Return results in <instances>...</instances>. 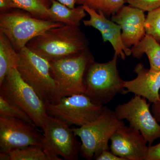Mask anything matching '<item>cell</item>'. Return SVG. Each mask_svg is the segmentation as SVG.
<instances>
[{
    "label": "cell",
    "instance_id": "1",
    "mask_svg": "<svg viewBox=\"0 0 160 160\" xmlns=\"http://www.w3.org/2000/svg\"><path fill=\"white\" fill-rule=\"evenodd\" d=\"M88 45L79 27L64 25L33 38L26 47L50 62L81 54L89 49Z\"/></svg>",
    "mask_w": 160,
    "mask_h": 160
},
{
    "label": "cell",
    "instance_id": "2",
    "mask_svg": "<svg viewBox=\"0 0 160 160\" xmlns=\"http://www.w3.org/2000/svg\"><path fill=\"white\" fill-rule=\"evenodd\" d=\"M118 57L114 53L112 59L107 62L93 61L86 71L85 94L102 106L110 102L119 93L126 94L124 81L118 69Z\"/></svg>",
    "mask_w": 160,
    "mask_h": 160
},
{
    "label": "cell",
    "instance_id": "3",
    "mask_svg": "<svg viewBox=\"0 0 160 160\" xmlns=\"http://www.w3.org/2000/svg\"><path fill=\"white\" fill-rule=\"evenodd\" d=\"M114 111L104 106L100 116L92 122L79 128H72L82 141L80 152L86 160H96L103 151L109 150V142L119 128L125 126Z\"/></svg>",
    "mask_w": 160,
    "mask_h": 160
},
{
    "label": "cell",
    "instance_id": "4",
    "mask_svg": "<svg viewBox=\"0 0 160 160\" xmlns=\"http://www.w3.org/2000/svg\"><path fill=\"white\" fill-rule=\"evenodd\" d=\"M65 24L41 19L21 9H13L0 14V32L8 38L19 52L33 38L55 27Z\"/></svg>",
    "mask_w": 160,
    "mask_h": 160
},
{
    "label": "cell",
    "instance_id": "5",
    "mask_svg": "<svg viewBox=\"0 0 160 160\" xmlns=\"http://www.w3.org/2000/svg\"><path fill=\"white\" fill-rule=\"evenodd\" d=\"M94 61L88 49L78 55L49 62L57 90L58 102L64 97L85 93V75Z\"/></svg>",
    "mask_w": 160,
    "mask_h": 160
},
{
    "label": "cell",
    "instance_id": "6",
    "mask_svg": "<svg viewBox=\"0 0 160 160\" xmlns=\"http://www.w3.org/2000/svg\"><path fill=\"white\" fill-rule=\"evenodd\" d=\"M18 52L20 59L16 68L22 79L34 89L45 105L57 102V90L49 62L26 46Z\"/></svg>",
    "mask_w": 160,
    "mask_h": 160
},
{
    "label": "cell",
    "instance_id": "7",
    "mask_svg": "<svg viewBox=\"0 0 160 160\" xmlns=\"http://www.w3.org/2000/svg\"><path fill=\"white\" fill-rule=\"evenodd\" d=\"M0 95L18 106L42 129L47 113L46 105L34 89L21 77L16 68L11 69L0 84Z\"/></svg>",
    "mask_w": 160,
    "mask_h": 160
},
{
    "label": "cell",
    "instance_id": "8",
    "mask_svg": "<svg viewBox=\"0 0 160 160\" xmlns=\"http://www.w3.org/2000/svg\"><path fill=\"white\" fill-rule=\"evenodd\" d=\"M104 106L95 102L85 93L60 98L55 104L46 105L47 114L62 120L69 126L82 127L97 119Z\"/></svg>",
    "mask_w": 160,
    "mask_h": 160
},
{
    "label": "cell",
    "instance_id": "9",
    "mask_svg": "<svg viewBox=\"0 0 160 160\" xmlns=\"http://www.w3.org/2000/svg\"><path fill=\"white\" fill-rule=\"evenodd\" d=\"M42 130L44 132L43 147L47 152L66 160H78L80 146L70 126L47 114Z\"/></svg>",
    "mask_w": 160,
    "mask_h": 160
},
{
    "label": "cell",
    "instance_id": "10",
    "mask_svg": "<svg viewBox=\"0 0 160 160\" xmlns=\"http://www.w3.org/2000/svg\"><path fill=\"white\" fill-rule=\"evenodd\" d=\"M147 99L134 95L127 102L119 104L114 112L119 119L126 120L129 126L140 132L149 146L160 138V125L149 109Z\"/></svg>",
    "mask_w": 160,
    "mask_h": 160
},
{
    "label": "cell",
    "instance_id": "11",
    "mask_svg": "<svg viewBox=\"0 0 160 160\" xmlns=\"http://www.w3.org/2000/svg\"><path fill=\"white\" fill-rule=\"evenodd\" d=\"M43 136L17 118L0 116V152H8L32 145L43 146Z\"/></svg>",
    "mask_w": 160,
    "mask_h": 160
},
{
    "label": "cell",
    "instance_id": "12",
    "mask_svg": "<svg viewBox=\"0 0 160 160\" xmlns=\"http://www.w3.org/2000/svg\"><path fill=\"white\" fill-rule=\"evenodd\" d=\"M111 152L124 160H146L147 141L138 130L130 126H121L110 138Z\"/></svg>",
    "mask_w": 160,
    "mask_h": 160
},
{
    "label": "cell",
    "instance_id": "13",
    "mask_svg": "<svg viewBox=\"0 0 160 160\" xmlns=\"http://www.w3.org/2000/svg\"><path fill=\"white\" fill-rule=\"evenodd\" d=\"M144 12L138 8L124 5L112 16V21L121 26L122 40L127 48L136 45L146 35Z\"/></svg>",
    "mask_w": 160,
    "mask_h": 160
},
{
    "label": "cell",
    "instance_id": "14",
    "mask_svg": "<svg viewBox=\"0 0 160 160\" xmlns=\"http://www.w3.org/2000/svg\"><path fill=\"white\" fill-rule=\"evenodd\" d=\"M137 77L130 81H124L126 93L132 92L146 98L150 103L159 99L160 71L148 69L142 63L138 64L134 69Z\"/></svg>",
    "mask_w": 160,
    "mask_h": 160
},
{
    "label": "cell",
    "instance_id": "15",
    "mask_svg": "<svg viewBox=\"0 0 160 160\" xmlns=\"http://www.w3.org/2000/svg\"><path fill=\"white\" fill-rule=\"evenodd\" d=\"M50 1L51 5L49 12L52 21L53 22L79 27L81 21L86 16V11L82 6L71 9L57 0Z\"/></svg>",
    "mask_w": 160,
    "mask_h": 160
},
{
    "label": "cell",
    "instance_id": "16",
    "mask_svg": "<svg viewBox=\"0 0 160 160\" xmlns=\"http://www.w3.org/2000/svg\"><path fill=\"white\" fill-rule=\"evenodd\" d=\"M132 55L140 58L146 54L149 59L150 70L160 71V43L153 37L146 34L139 42L131 48Z\"/></svg>",
    "mask_w": 160,
    "mask_h": 160
},
{
    "label": "cell",
    "instance_id": "17",
    "mask_svg": "<svg viewBox=\"0 0 160 160\" xmlns=\"http://www.w3.org/2000/svg\"><path fill=\"white\" fill-rule=\"evenodd\" d=\"M19 59V52L8 38L0 32V84L11 69L17 68Z\"/></svg>",
    "mask_w": 160,
    "mask_h": 160
},
{
    "label": "cell",
    "instance_id": "18",
    "mask_svg": "<svg viewBox=\"0 0 160 160\" xmlns=\"http://www.w3.org/2000/svg\"><path fill=\"white\" fill-rule=\"evenodd\" d=\"M6 152L8 160H62L59 157L47 152L42 146L39 145H32Z\"/></svg>",
    "mask_w": 160,
    "mask_h": 160
},
{
    "label": "cell",
    "instance_id": "19",
    "mask_svg": "<svg viewBox=\"0 0 160 160\" xmlns=\"http://www.w3.org/2000/svg\"><path fill=\"white\" fill-rule=\"evenodd\" d=\"M82 6L90 17L89 20H83V24L85 26L93 27L99 30L100 32H112L122 30L121 26L108 19L102 12L97 11L86 5H82Z\"/></svg>",
    "mask_w": 160,
    "mask_h": 160
},
{
    "label": "cell",
    "instance_id": "20",
    "mask_svg": "<svg viewBox=\"0 0 160 160\" xmlns=\"http://www.w3.org/2000/svg\"><path fill=\"white\" fill-rule=\"evenodd\" d=\"M19 9L29 12L32 15L41 19L51 20L49 9L50 0H13Z\"/></svg>",
    "mask_w": 160,
    "mask_h": 160
},
{
    "label": "cell",
    "instance_id": "21",
    "mask_svg": "<svg viewBox=\"0 0 160 160\" xmlns=\"http://www.w3.org/2000/svg\"><path fill=\"white\" fill-rule=\"evenodd\" d=\"M125 3V0H78L77 4L86 5L102 12L108 18L115 14Z\"/></svg>",
    "mask_w": 160,
    "mask_h": 160
},
{
    "label": "cell",
    "instance_id": "22",
    "mask_svg": "<svg viewBox=\"0 0 160 160\" xmlns=\"http://www.w3.org/2000/svg\"><path fill=\"white\" fill-rule=\"evenodd\" d=\"M0 116L17 118L36 126L30 117L18 106L9 102L0 95Z\"/></svg>",
    "mask_w": 160,
    "mask_h": 160
},
{
    "label": "cell",
    "instance_id": "23",
    "mask_svg": "<svg viewBox=\"0 0 160 160\" xmlns=\"http://www.w3.org/2000/svg\"><path fill=\"white\" fill-rule=\"evenodd\" d=\"M145 27L146 34L150 35L160 43V7L148 12Z\"/></svg>",
    "mask_w": 160,
    "mask_h": 160
},
{
    "label": "cell",
    "instance_id": "24",
    "mask_svg": "<svg viewBox=\"0 0 160 160\" xmlns=\"http://www.w3.org/2000/svg\"><path fill=\"white\" fill-rule=\"evenodd\" d=\"M126 3L144 12L153 11L160 7V0H125Z\"/></svg>",
    "mask_w": 160,
    "mask_h": 160
},
{
    "label": "cell",
    "instance_id": "25",
    "mask_svg": "<svg viewBox=\"0 0 160 160\" xmlns=\"http://www.w3.org/2000/svg\"><path fill=\"white\" fill-rule=\"evenodd\" d=\"M146 160H160V143L154 146H148Z\"/></svg>",
    "mask_w": 160,
    "mask_h": 160
},
{
    "label": "cell",
    "instance_id": "26",
    "mask_svg": "<svg viewBox=\"0 0 160 160\" xmlns=\"http://www.w3.org/2000/svg\"><path fill=\"white\" fill-rule=\"evenodd\" d=\"M16 9H19L18 7L13 0H0L1 13Z\"/></svg>",
    "mask_w": 160,
    "mask_h": 160
},
{
    "label": "cell",
    "instance_id": "27",
    "mask_svg": "<svg viewBox=\"0 0 160 160\" xmlns=\"http://www.w3.org/2000/svg\"><path fill=\"white\" fill-rule=\"evenodd\" d=\"M97 160H124L109 150L103 151L96 159Z\"/></svg>",
    "mask_w": 160,
    "mask_h": 160
},
{
    "label": "cell",
    "instance_id": "28",
    "mask_svg": "<svg viewBox=\"0 0 160 160\" xmlns=\"http://www.w3.org/2000/svg\"><path fill=\"white\" fill-rule=\"evenodd\" d=\"M151 111L155 118L158 122L160 123V93L159 100L157 102L152 104Z\"/></svg>",
    "mask_w": 160,
    "mask_h": 160
},
{
    "label": "cell",
    "instance_id": "29",
    "mask_svg": "<svg viewBox=\"0 0 160 160\" xmlns=\"http://www.w3.org/2000/svg\"><path fill=\"white\" fill-rule=\"evenodd\" d=\"M57 1L69 8L72 9L75 8V5L77 4L78 0H57Z\"/></svg>",
    "mask_w": 160,
    "mask_h": 160
}]
</instances>
